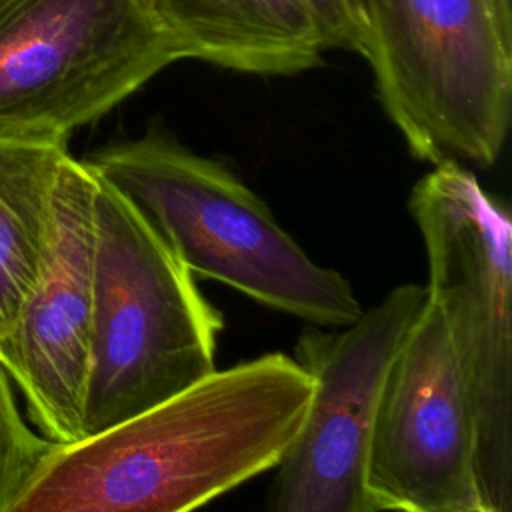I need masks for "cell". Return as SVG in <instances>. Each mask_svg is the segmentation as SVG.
<instances>
[{
	"label": "cell",
	"instance_id": "6da1fadb",
	"mask_svg": "<svg viewBox=\"0 0 512 512\" xmlns=\"http://www.w3.org/2000/svg\"><path fill=\"white\" fill-rule=\"evenodd\" d=\"M312 376L264 354L74 442H52L0 512H192L270 470L296 434Z\"/></svg>",
	"mask_w": 512,
	"mask_h": 512
},
{
	"label": "cell",
	"instance_id": "7a4b0ae2",
	"mask_svg": "<svg viewBox=\"0 0 512 512\" xmlns=\"http://www.w3.org/2000/svg\"><path fill=\"white\" fill-rule=\"evenodd\" d=\"M84 162L110 184L192 276L320 328L352 324L362 306L350 282L314 262L234 172L150 132Z\"/></svg>",
	"mask_w": 512,
	"mask_h": 512
},
{
	"label": "cell",
	"instance_id": "3957f363",
	"mask_svg": "<svg viewBox=\"0 0 512 512\" xmlns=\"http://www.w3.org/2000/svg\"><path fill=\"white\" fill-rule=\"evenodd\" d=\"M220 328L222 318L194 276L96 174L82 436L170 400L210 376Z\"/></svg>",
	"mask_w": 512,
	"mask_h": 512
},
{
	"label": "cell",
	"instance_id": "277c9868",
	"mask_svg": "<svg viewBox=\"0 0 512 512\" xmlns=\"http://www.w3.org/2000/svg\"><path fill=\"white\" fill-rule=\"evenodd\" d=\"M380 106L422 162L492 166L512 110L510 0H358Z\"/></svg>",
	"mask_w": 512,
	"mask_h": 512
},
{
	"label": "cell",
	"instance_id": "5b68a950",
	"mask_svg": "<svg viewBox=\"0 0 512 512\" xmlns=\"http://www.w3.org/2000/svg\"><path fill=\"white\" fill-rule=\"evenodd\" d=\"M410 214L476 430V482L488 512H512V224L462 162L434 164Z\"/></svg>",
	"mask_w": 512,
	"mask_h": 512
},
{
	"label": "cell",
	"instance_id": "8992f818",
	"mask_svg": "<svg viewBox=\"0 0 512 512\" xmlns=\"http://www.w3.org/2000/svg\"><path fill=\"white\" fill-rule=\"evenodd\" d=\"M180 60L150 0H0V138L66 144Z\"/></svg>",
	"mask_w": 512,
	"mask_h": 512
},
{
	"label": "cell",
	"instance_id": "52a82bcc",
	"mask_svg": "<svg viewBox=\"0 0 512 512\" xmlns=\"http://www.w3.org/2000/svg\"><path fill=\"white\" fill-rule=\"evenodd\" d=\"M426 300L402 284L340 330L306 328L294 358L312 376L304 418L274 470L264 512H378L366 486L384 372Z\"/></svg>",
	"mask_w": 512,
	"mask_h": 512
},
{
	"label": "cell",
	"instance_id": "ba28073f",
	"mask_svg": "<svg viewBox=\"0 0 512 512\" xmlns=\"http://www.w3.org/2000/svg\"><path fill=\"white\" fill-rule=\"evenodd\" d=\"M366 486L378 512H488L470 400L428 296L376 396Z\"/></svg>",
	"mask_w": 512,
	"mask_h": 512
},
{
	"label": "cell",
	"instance_id": "9c48e42d",
	"mask_svg": "<svg viewBox=\"0 0 512 512\" xmlns=\"http://www.w3.org/2000/svg\"><path fill=\"white\" fill-rule=\"evenodd\" d=\"M96 174L66 154L58 166L44 260L0 364L50 442L82 438L94 286Z\"/></svg>",
	"mask_w": 512,
	"mask_h": 512
},
{
	"label": "cell",
	"instance_id": "30bf717a",
	"mask_svg": "<svg viewBox=\"0 0 512 512\" xmlns=\"http://www.w3.org/2000/svg\"><path fill=\"white\" fill-rule=\"evenodd\" d=\"M188 60L256 76L322 66L326 38L306 0H150Z\"/></svg>",
	"mask_w": 512,
	"mask_h": 512
},
{
	"label": "cell",
	"instance_id": "8fae6325",
	"mask_svg": "<svg viewBox=\"0 0 512 512\" xmlns=\"http://www.w3.org/2000/svg\"><path fill=\"white\" fill-rule=\"evenodd\" d=\"M66 144L0 138V346L38 278Z\"/></svg>",
	"mask_w": 512,
	"mask_h": 512
},
{
	"label": "cell",
	"instance_id": "7c38bea8",
	"mask_svg": "<svg viewBox=\"0 0 512 512\" xmlns=\"http://www.w3.org/2000/svg\"><path fill=\"white\" fill-rule=\"evenodd\" d=\"M50 444V440L24 424L8 384V374L0 364V508L18 490Z\"/></svg>",
	"mask_w": 512,
	"mask_h": 512
},
{
	"label": "cell",
	"instance_id": "4fadbf2b",
	"mask_svg": "<svg viewBox=\"0 0 512 512\" xmlns=\"http://www.w3.org/2000/svg\"><path fill=\"white\" fill-rule=\"evenodd\" d=\"M330 50H348L364 56L366 24L358 0H306Z\"/></svg>",
	"mask_w": 512,
	"mask_h": 512
}]
</instances>
